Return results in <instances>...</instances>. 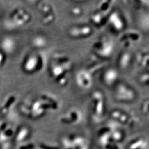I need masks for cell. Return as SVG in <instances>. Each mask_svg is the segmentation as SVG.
Listing matches in <instances>:
<instances>
[{
    "mask_svg": "<svg viewBox=\"0 0 149 149\" xmlns=\"http://www.w3.org/2000/svg\"><path fill=\"white\" fill-rule=\"evenodd\" d=\"M115 96L119 101H130L134 98L135 94L133 91L127 86L121 84L118 86Z\"/></svg>",
    "mask_w": 149,
    "mask_h": 149,
    "instance_id": "1",
    "label": "cell"
},
{
    "mask_svg": "<svg viewBox=\"0 0 149 149\" xmlns=\"http://www.w3.org/2000/svg\"><path fill=\"white\" fill-rule=\"evenodd\" d=\"M92 29L89 26L74 27L69 31L70 35L74 37H84L91 34Z\"/></svg>",
    "mask_w": 149,
    "mask_h": 149,
    "instance_id": "2",
    "label": "cell"
},
{
    "mask_svg": "<svg viewBox=\"0 0 149 149\" xmlns=\"http://www.w3.org/2000/svg\"><path fill=\"white\" fill-rule=\"evenodd\" d=\"M77 82L78 85L80 86L83 88H88L91 85L92 78L91 74L86 72L83 71L80 72L77 75Z\"/></svg>",
    "mask_w": 149,
    "mask_h": 149,
    "instance_id": "3",
    "label": "cell"
},
{
    "mask_svg": "<svg viewBox=\"0 0 149 149\" xmlns=\"http://www.w3.org/2000/svg\"><path fill=\"white\" fill-rule=\"evenodd\" d=\"M39 64L38 57L33 55L29 56L25 61L24 64V68L25 70L28 72L34 71L37 69Z\"/></svg>",
    "mask_w": 149,
    "mask_h": 149,
    "instance_id": "4",
    "label": "cell"
},
{
    "mask_svg": "<svg viewBox=\"0 0 149 149\" xmlns=\"http://www.w3.org/2000/svg\"><path fill=\"white\" fill-rule=\"evenodd\" d=\"M118 78L117 71L114 69L108 70L103 75V80L107 85H112Z\"/></svg>",
    "mask_w": 149,
    "mask_h": 149,
    "instance_id": "5",
    "label": "cell"
},
{
    "mask_svg": "<svg viewBox=\"0 0 149 149\" xmlns=\"http://www.w3.org/2000/svg\"><path fill=\"white\" fill-rule=\"evenodd\" d=\"M109 21L112 27L117 31L121 30L123 27L122 20L117 13H113L111 15Z\"/></svg>",
    "mask_w": 149,
    "mask_h": 149,
    "instance_id": "6",
    "label": "cell"
},
{
    "mask_svg": "<svg viewBox=\"0 0 149 149\" xmlns=\"http://www.w3.org/2000/svg\"><path fill=\"white\" fill-rule=\"evenodd\" d=\"M95 99V113L96 114L100 116L103 112V100L101 94L100 92H96Z\"/></svg>",
    "mask_w": 149,
    "mask_h": 149,
    "instance_id": "7",
    "label": "cell"
},
{
    "mask_svg": "<svg viewBox=\"0 0 149 149\" xmlns=\"http://www.w3.org/2000/svg\"><path fill=\"white\" fill-rule=\"evenodd\" d=\"M35 42V45L38 47H44L45 44H46V42L45 39H44L42 37H38L34 40Z\"/></svg>",
    "mask_w": 149,
    "mask_h": 149,
    "instance_id": "8",
    "label": "cell"
},
{
    "mask_svg": "<svg viewBox=\"0 0 149 149\" xmlns=\"http://www.w3.org/2000/svg\"><path fill=\"white\" fill-rule=\"evenodd\" d=\"M102 16L101 15H98V14H96L92 16V20L93 22L94 23L97 24H101L102 22Z\"/></svg>",
    "mask_w": 149,
    "mask_h": 149,
    "instance_id": "9",
    "label": "cell"
},
{
    "mask_svg": "<svg viewBox=\"0 0 149 149\" xmlns=\"http://www.w3.org/2000/svg\"><path fill=\"white\" fill-rule=\"evenodd\" d=\"M80 8H74V10H73V11H72V13H73V14L74 15H80Z\"/></svg>",
    "mask_w": 149,
    "mask_h": 149,
    "instance_id": "10",
    "label": "cell"
}]
</instances>
